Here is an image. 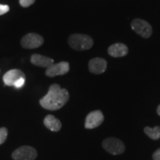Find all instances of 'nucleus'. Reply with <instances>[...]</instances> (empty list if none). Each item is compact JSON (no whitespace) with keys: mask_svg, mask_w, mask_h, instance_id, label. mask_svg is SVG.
<instances>
[{"mask_svg":"<svg viewBox=\"0 0 160 160\" xmlns=\"http://www.w3.org/2000/svg\"><path fill=\"white\" fill-rule=\"evenodd\" d=\"M70 71V65L68 62H60L59 63L53 64L47 68L45 75L48 77H55L57 76H62L68 73Z\"/></svg>","mask_w":160,"mask_h":160,"instance_id":"obj_7","label":"nucleus"},{"mask_svg":"<svg viewBox=\"0 0 160 160\" xmlns=\"http://www.w3.org/2000/svg\"><path fill=\"white\" fill-rule=\"evenodd\" d=\"M88 69L93 74H101L107 69V62L102 58H93L89 61Z\"/></svg>","mask_w":160,"mask_h":160,"instance_id":"obj_9","label":"nucleus"},{"mask_svg":"<svg viewBox=\"0 0 160 160\" xmlns=\"http://www.w3.org/2000/svg\"><path fill=\"white\" fill-rule=\"evenodd\" d=\"M25 78V74L19 69H12L6 72L3 76V82L7 86H14V84L18 79Z\"/></svg>","mask_w":160,"mask_h":160,"instance_id":"obj_10","label":"nucleus"},{"mask_svg":"<svg viewBox=\"0 0 160 160\" xmlns=\"http://www.w3.org/2000/svg\"><path fill=\"white\" fill-rule=\"evenodd\" d=\"M8 131L6 128L3 127L0 128V145H2L7 139Z\"/></svg>","mask_w":160,"mask_h":160,"instance_id":"obj_15","label":"nucleus"},{"mask_svg":"<svg viewBox=\"0 0 160 160\" xmlns=\"http://www.w3.org/2000/svg\"><path fill=\"white\" fill-rule=\"evenodd\" d=\"M157 112L158 115L160 116V105H159V106H158V108H157Z\"/></svg>","mask_w":160,"mask_h":160,"instance_id":"obj_20","label":"nucleus"},{"mask_svg":"<svg viewBox=\"0 0 160 160\" xmlns=\"http://www.w3.org/2000/svg\"><path fill=\"white\" fill-rule=\"evenodd\" d=\"M25 78H21V79H18L14 84V87L17 88H22L24 85H25Z\"/></svg>","mask_w":160,"mask_h":160,"instance_id":"obj_18","label":"nucleus"},{"mask_svg":"<svg viewBox=\"0 0 160 160\" xmlns=\"http://www.w3.org/2000/svg\"><path fill=\"white\" fill-rule=\"evenodd\" d=\"M104 122L102 112L99 110L91 111L86 117L85 128L87 129H93L99 127Z\"/></svg>","mask_w":160,"mask_h":160,"instance_id":"obj_8","label":"nucleus"},{"mask_svg":"<svg viewBox=\"0 0 160 160\" xmlns=\"http://www.w3.org/2000/svg\"><path fill=\"white\" fill-rule=\"evenodd\" d=\"M31 62L36 66L41 68H48L50 66L53 65L54 61L51 58L45 57V56L35 53L33 54L31 57Z\"/></svg>","mask_w":160,"mask_h":160,"instance_id":"obj_12","label":"nucleus"},{"mask_svg":"<svg viewBox=\"0 0 160 160\" xmlns=\"http://www.w3.org/2000/svg\"><path fill=\"white\" fill-rule=\"evenodd\" d=\"M153 160H160V148L157 149L154 153H153Z\"/></svg>","mask_w":160,"mask_h":160,"instance_id":"obj_19","label":"nucleus"},{"mask_svg":"<svg viewBox=\"0 0 160 160\" xmlns=\"http://www.w3.org/2000/svg\"><path fill=\"white\" fill-rule=\"evenodd\" d=\"M144 132L145 134L148 136L149 138L157 140L160 138V127L159 126H156L154 128H150V127H145L144 128Z\"/></svg>","mask_w":160,"mask_h":160,"instance_id":"obj_14","label":"nucleus"},{"mask_svg":"<svg viewBox=\"0 0 160 160\" xmlns=\"http://www.w3.org/2000/svg\"><path fill=\"white\" fill-rule=\"evenodd\" d=\"M131 25L133 31H134L138 35L141 36L145 39L151 37L153 33L151 25L143 19H134L132 20Z\"/></svg>","mask_w":160,"mask_h":160,"instance_id":"obj_5","label":"nucleus"},{"mask_svg":"<svg viewBox=\"0 0 160 160\" xmlns=\"http://www.w3.org/2000/svg\"><path fill=\"white\" fill-rule=\"evenodd\" d=\"M44 43V39L41 35L35 33L26 34L21 39V45L25 49H35L41 47Z\"/></svg>","mask_w":160,"mask_h":160,"instance_id":"obj_6","label":"nucleus"},{"mask_svg":"<svg viewBox=\"0 0 160 160\" xmlns=\"http://www.w3.org/2000/svg\"><path fill=\"white\" fill-rule=\"evenodd\" d=\"M44 125L50 131L53 132H58L62 128V123L59 119L53 115L46 116L44 119Z\"/></svg>","mask_w":160,"mask_h":160,"instance_id":"obj_13","label":"nucleus"},{"mask_svg":"<svg viewBox=\"0 0 160 160\" xmlns=\"http://www.w3.org/2000/svg\"><path fill=\"white\" fill-rule=\"evenodd\" d=\"M108 53L111 57L115 58L123 57L128 54V48L122 43H115L108 48Z\"/></svg>","mask_w":160,"mask_h":160,"instance_id":"obj_11","label":"nucleus"},{"mask_svg":"<svg viewBox=\"0 0 160 160\" xmlns=\"http://www.w3.org/2000/svg\"><path fill=\"white\" fill-rule=\"evenodd\" d=\"M10 11V8L7 5H1L0 4V16L5 14Z\"/></svg>","mask_w":160,"mask_h":160,"instance_id":"obj_17","label":"nucleus"},{"mask_svg":"<svg viewBox=\"0 0 160 160\" xmlns=\"http://www.w3.org/2000/svg\"><path fill=\"white\" fill-rule=\"evenodd\" d=\"M68 45L76 51H82L91 49L93 45V40L88 35L74 33L68 38Z\"/></svg>","mask_w":160,"mask_h":160,"instance_id":"obj_2","label":"nucleus"},{"mask_svg":"<svg viewBox=\"0 0 160 160\" xmlns=\"http://www.w3.org/2000/svg\"><path fill=\"white\" fill-rule=\"evenodd\" d=\"M103 148L112 155H120L125 151V145L122 140L115 137L104 139L102 143Z\"/></svg>","mask_w":160,"mask_h":160,"instance_id":"obj_3","label":"nucleus"},{"mask_svg":"<svg viewBox=\"0 0 160 160\" xmlns=\"http://www.w3.org/2000/svg\"><path fill=\"white\" fill-rule=\"evenodd\" d=\"M0 72H1V70H0Z\"/></svg>","mask_w":160,"mask_h":160,"instance_id":"obj_21","label":"nucleus"},{"mask_svg":"<svg viewBox=\"0 0 160 160\" xmlns=\"http://www.w3.org/2000/svg\"><path fill=\"white\" fill-rule=\"evenodd\" d=\"M19 2L22 8H28L35 2L36 0H19Z\"/></svg>","mask_w":160,"mask_h":160,"instance_id":"obj_16","label":"nucleus"},{"mask_svg":"<svg viewBox=\"0 0 160 160\" xmlns=\"http://www.w3.org/2000/svg\"><path fill=\"white\" fill-rule=\"evenodd\" d=\"M37 155V151L34 148L23 145L16 149L12 153L11 157L14 160H35Z\"/></svg>","mask_w":160,"mask_h":160,"instance_id":"obj_4","label":"nucleus"},{"mask_svg":"<svg viewBox=\"0 0 160 160\" xmlns=\"http://www.w3.org/2000/svg\"><path fill=\"white\" fill-rule=\"evenodd\" d=\"M70 95L65 88H62L58 84L50 86L48 92L39 100V104L43 108L48 111H57L63 107L69 100Z\"/></svg>","mask_w":160,"mask_h":160,"instance_id":"obj_1","label":"nucleus"}]
</instances>
